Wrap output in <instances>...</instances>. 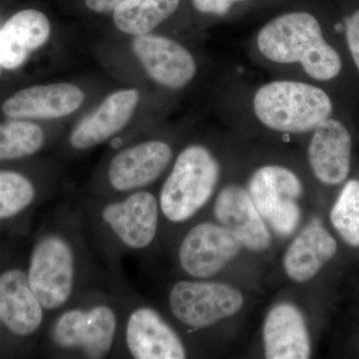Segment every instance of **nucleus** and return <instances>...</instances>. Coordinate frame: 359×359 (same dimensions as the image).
<instances>
[{
    "label": "nucleus",
    "mask_w": 359,
    "mask_h": 359,
    "mask_svg": "<svg viewBox=\"0 0 359 359\" xmlns=\"http://www.w3.org/2000/svg\"><path fill=\"white\" fill-rule=\"evenodd\" d=\"M214 215L221 226L230 231L243 247L252 252H264L271 245L268 226L248 189L238 185L222 189L215 203Z\"/></svg>",
    "instance_id": "14"
},
{
    "label": "nucleus",
    "mask_w": 359,
    "mask_h": 359,
    "mask_svg": "<svg viewBox=\"0 0 359 359\" xmlns=\"http://www.w3.org/2000/svg\"><path fill=\"white\" fill-rule=\"evenodd\" d=\"M344 32L347 48L359 72V6L353 8L344 18Z\"/></svg>",
    "instance_id": "26"
},
{
    "label": "nucleus",
    "mask_w": 359,
    "mask_h": 359,
    "mask_svg": "<svg viewBox=\"0 0 359 359\" xmlns=\"http://www.w3.org/2000/svg\"><path fill=\"white\" fill-rule=\"evenodd\" d=\"M132 48L151 79L161 86L181 89L197 75L192 53L176 40L149 33L135 36Z\"/></svg>",
    "instance_id": "10"
},
{
    "label": "nucleus",
    "mask_w": 359,
    "mask_h": 359,
    "mask_svg": "<svg viewBox=\"0 0 359 359\" xmlns=\"http://www.w3.org/2000/svg\"><path fill=\"white\" fill-rule=\"evenodd\" d=\"M115 311L106 304L71 309L52 327L54 344L62 349H79L88 358H103L110 353L117 334Z\"/></svg>",
    "instance_id": "7"
},
{
    "label": "nucleus",
    "mask_w": 359,
    "mask_h": 359,
    "mask_svg": "<svg viewBox=\"0 0 359 359\" xmlns=\"http://www.w3.org/2000/svg\"><path fill=\"white\" fill-rule=\"evenodd\" d=\"M219 161L203 145H190L175 161L160 194V210L172 223H183L202 209L218 185Z\"/></svg>",
    "instance_id": "3"
},
{
    "label": "nucleus",
    "mask_w": 359,
    "mask_h": 359,
    "mask_svg": "<svg viewBox=\"0 0 359 359\" xmlns=\"http://www.w3.org/2000/svg\"><path fill=\"white\" fill-rule=\"evenodd\" d=\"M44 309L28 282L27 273L11 269L0 275V320L18 337H29L43 323Z\"/></svg>",
    "instance_id": "17"
},
{
    "label": "nucleus",
    "mask_w": 359,
    "mask_h": 359,
    "mask_svg": "<svg viewBox=\"0 0 359 359\" xmlns=\"http://www.w3.org/2000/svg\"><path fill=\"white\" fill-rule=\"evenodd\" d=\"M309 142V167L325 185H339L351 172L353 138L346 125L330 117L311 132Z\"/></svg>",
    "instance_id": "12"
},
{
    "label": "nucleus",
    "mask_w": 359,
    "mask_h": 359,
    "mask_svg": "<svg viewBox=\"0 0 359 359\" xmlns=\"http://www.w3.org/2000/svg\"><path fill=\"white\" fill-rule=\"evenodd\" d=\"M85 94L76 85H36L16 92L2 105V111L13 119H57L79 109Z\"/></svg>",
    "instance_id": "15"
},
{
    "label": "nucleus",
    "mask_w": 359,
    "mask_h": 359,
    "mask_svg": "<svg viewBox=\"0 0 359 359\" xmlns=\"http://www.w3.org/2000/svg\"><path fill=\"white\" fill-rule=\"evenodd\" d=\"M50 22L45 14L25 9L14 14L0 29V65L7 70L21 67L30 54L46 43Z\"/></svg>",
    "instance_id": "19"
},
{
    "label": "nucleus",
    "mask_w": 359,
    "mask_h": 359,
    "mask_svg": "<svg viewBox=\"0 0 359 359\" xmlns=\"http://www.w3.org/2000/svg\"><path fill=\"white\" fill-rule=\"evenodd\" d=\"M255 45L269 65L297 66L313 82L334 81L344 68L320 18L309 9H292L271 18L259 28Z\"/></svg>",
    "instance_id": "1"
},
{
    "label": "nucleus",
    "mask_w": 359,
    "mask_h": 359,
    "mask_svg": "<svg viewBox=\"0 0 359 359\" xmlns=\"http://www.w3.org/2000/svg\"><path fill=\"white\" fill-rule=\"evenodd\" d=\"M262 218L278 235H292L301 223L297 201L304 194L302 180L289 168L269 164L257 168L248 186Z\"/></svg>",
    "instance_id": "4"
},
{
    "label": "nucleus",
    "mask_w": 359,
    "mask_h": 359,
    "mask_svg": "<svg viewBox=\"0 0 359 359\" xmlns=\"http://www.w3.org/2000/svg\"><path fill=\"white\" fill-rule=\"evenodd\" d=\"M181 0H127L114 11V23L126 34H149L171 18Z\"/></svg>",
    "instance_id": "21"
},
{
    "label": "nucleus",
    "mask_w": 359,
    "mask_h": 359,
    "mask_svg": "<svg viewBox=\"0 0 359 359\" xmlns=\"http://www.w3.org/2000/svg\"><path fill=\"white\" fill-rule=\"evenodd\" d=\"M127 0H85L90 11L97 13H108L114 11Z\"/></svg>",
    "instance_id": "27"
},
{
    "label": "nucleus",
    "mask_w": 359,
    "mask_h": 359,
    "mask_svg": "<svg viewBox=\"0 0 359 359\" xmlns=\"http://www.w3.org/2000/svg\"><path fill=\"white\" fill-rule=\"evenodd\" d=\"M259 0H192L194 8L204 15L224 18L256 4Z\"/></svg>",
    "instance_id": "25"
},
{
    "label": "nucleus",
    "mask_w": 359,
    "mask_h": 359,
    "mask_svg": "<svg viewBox=\"0 0 359 359\" xmlns=\"http://www.w3.org/2000/svg\"><path fill=\"white\" fill-rule=\"evenodd\" d=\"M139 99L135 89L111 94L95 111L78 123L70 135V145L76 150H87L109 140L127 126Z\"/></svg>",
    "instance_id": "16"
},
{
    "label": "nucleus",
    "mask_w": 359,
    "mask_h": 359,
    "mask_svg": "<svg viewBox=\"0 0 359 359\" xmlns=\"http://www.w3.org/2000/svg\"><path fill=\"white\" fill-rule=\"evenodd\" d=\"M169 306L177 320L201 330L238 313L244 297L226 283L181 280L170 292Z\"/></svg>",
    "instance_id": "6"
},
{
    "label": "nucleus",
    "mask_w": 359,
    "mask_h": 359,
    "mask_svg": "<svg viewBox=\"0 0 359 359\" xmlns=\"http://www.w3.org/2000/svg\"><path fill=\"white\" fill-rule=\"evenodd\" d=\"M242 247L223 226L205 222L191 229L182 241L180 266L193 278H211L235 259Z\"/></svg>",
    "instance_id": "8"
},
{
    "label": "nucleus",
    "mask_w": 359,
    "mask_h": 359,
    "mask_svg": "<svg viewBox=\"0 0 359 359\" xmlns=\"http://www.w3.org/2000/svg\"><path fill=\"white\" fill-rule=\"evenodd\" d=\"M45 134L39 125L28 121L0 124V161L22 159L39 152Z\"/></svg>",
    "instance_id": "22"
},
{
    "label": "nucleus",
    "mask_w": 359,
    "mask_h": 359,
    "mask_svg": "<svg viewBox=\"0 0 359 359\" xmlns=\"http://www.w3.org/2000/svg\"><path fill=\"white\" fill-rule=\"evenodd\" d=\"M257 121L278 133H311L332 117V97L318 84L297 79H276L257 87L250 100Z\"/></svg>",
    "instance_id": "2"
},
{
    "label": "nucleus",
    "mask_w": 359,
    "mask_h": 359,
    "mask_svg": "<svg viewBox=\"0 0 359 359\" xmlns=\"http://www.w3.org/2000/svg\"><path fill=\"white\" fill-rule=\"evenodd\" d=\"M127 349L135 359H183L179 335L155 309L141 306L130 313L125 327Z\"/></svg>",
    "instance_id": "13"
},
{
    "label": "nucleus",
    "mask_w": 359,
    "mask_h": 359,
    "mask_svg": "<svg viewBox=\"0 0 359 359\" xmlns=\"http://www.w3.org/2000/svg\"><path fill=\"white\" fill-rule=\"evenodd\" d=\"M173 150L166 142L150 140L117 153L108 168V181L120 193L145 188L166 171Z\"/></svg>",
    "instance_id": "11"
},
{
    "label": "nucleus",
    "mask_w": 359,
    "mask_h": 359,
    "mask_svg": "<svg viewBox=\"0 0 359 359\" xmlns=\"http://www.w3.org/2000/svg\"><path fill=\"white\" fill-rule=\"evenodd\" d=\"M27 278L44 309L65 306L75 285L74 250L70 243L58 233L42 238L32 250Z\"/></svg>",
    "instance_id": "5"
},
{
    "label": "nucleus",
    "mask_w": 359,
    "mask_h": 359,
    "mask_svg": "<svg viewBox=\"0 0 359 359\" xmlns=\"http://www.w3.org/2000/svg\"><path fill=\"white\" fill-rule=\"evenodd\" d=\"M330 221L347 244L359 247V180H351L340 192Z\"/></svg>",
    "instance_id": "23"
},
{
    "label": "nucleus",
    "mask_w": 359,
    "mask_h": 359,
    "mask_svg": "<svg viewBox=\"0 0 359 359\" xmlns=\"http://www.w3.org/2000/svg\"><path fill=\"white\" fill-rule=\"evenodd\" d=\"M337 250V242L321 224H309L287 248L283 269L294 282H309L334 257Z\"/></svg>",
    "instance_id": "20"
},
{
    "label": "nucleus",
    "mask_w": 359,
    "mask_h": 359,
    "mask_svg": "<svg viewBox=\"0 0 359 359\" xmlns=\"http://www.w3.org/2000/svg\"><path fill=\"white\" fill-rule=\"evenodd\" d=\"M1 68H2V67H1V65H0V71H1Z\"/></svg>",
    "instance_id": "28"
},
{
    "label": "nucleus",
    "mask_w": 359,
    "mask_h": 359,
    "mask_svg": "<svg viewBox=\"0 0 359 359\" xmlns=\"http://www.w3.org/2000/svg\"><path fill=\"white\" fill-rule=\"evenodd\" d=\"M159 211L157 198L147 191L139 190L123 200L106 205L101 217L125 247L140 250L154 242L159 226Z\"/></svg>",
    "instance_id": "9"
},
{
    "label": "nucleus",
    "mask_w": 359,
    "mask_h": 359,
    "mask_svg": "<svg viewBox=\"0 0 359 359\" xmlns=\"http://www.w3.org/2000/svg\"><path fill=\"white\" fill-rule=\"evenodd\" d=\"M263 337L266 358L306 359L311 356L306 320L294 304L283 302L269 311Z\"/></svg>",
    "instance_id": "18"
},
{
    "label": "nucleus",
    "mask_w": 359,
    "mask_h": 359,
    "mask_svg": "<svg viewBox=\"0 0 359 359\" xmlns=\"http://www.w3.org/2000/svg\"><path fill=\"white\" fill-rule=\"evenodd\" d=\"M36 191L29 179L16 172L0 171V219L13 218L35 199Z\"/></svg>",
    "instance_id": "24"
}]
</instances>
